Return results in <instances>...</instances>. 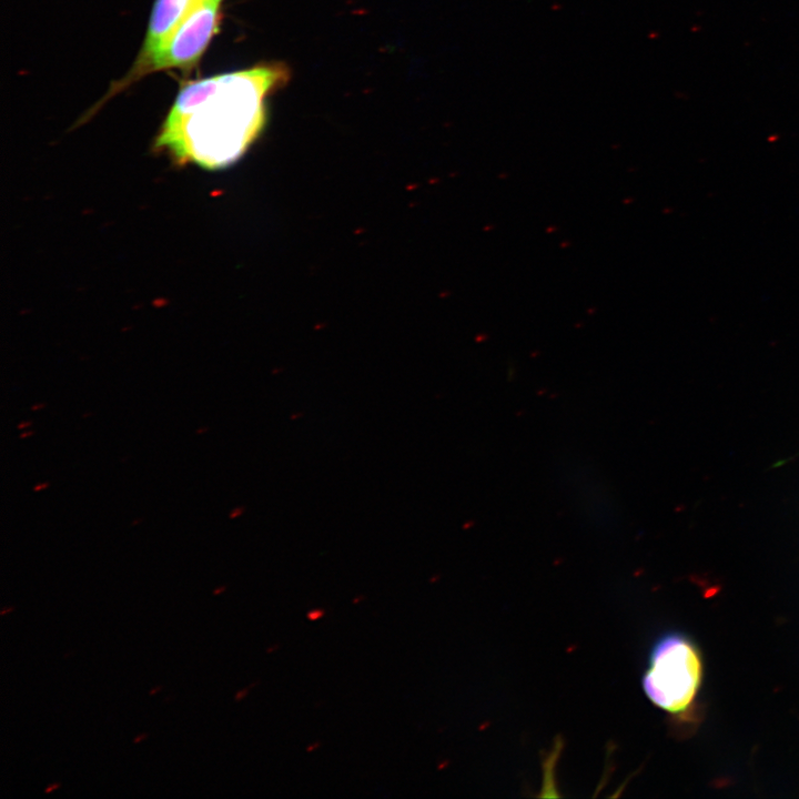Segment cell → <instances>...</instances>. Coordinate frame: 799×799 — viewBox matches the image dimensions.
I'll list each match as a JSON object with an SVG mask.
<instances>
[{"mask_svg":"<svg viewBox=\"0 0 799 799\" xmlns=\"http://www.w3.org/2000/svg\"><path fill=\"white\" fill-rule=\"evenodd\" d=\"M283 62H263L181 87L155 139L180 165L206 170L235 162L257 138L266 99L290 80Z\"/></svg>","mask_w":799,"mask_h":799,"instance_id":"1","label":"cell"},{"mask_svg":"<svg viewBox=\"0 0 799 799\" xmlns=\"http://www.w3.org/2000/svg\"><path fill=\"white\" fill-rule=\"evenodd\" d=\"M701 681V660L694 643L680 633H667L654 644L643 689L658 708L678 715L694 701Z\"/></svg>","mask_w":799,"mask_h":799,"instance_id":"2","label":"cell"},{"mask_svg":"<svg viewBox=\"0 0 799 799\" xmlns=\"http://www.w3.org/2000/svg\"><path fill=\"white\" fill-rule=\"evenodd\" d=\"M220 3L215 0H202L156 53L129 72L121 87L150 72L193 68L218 32L221 20Z\"/></svg>","mask_w":799,"mask_h":799,"instance_id":"3","label":"cell"},{"mask_svg":"<svg viewBox=\"0 0 799 799\" xmlns=\"http://www.w3.org/2000/svg\"><path fill=\"white\" fill-rule=\"evenodd\" d=\"M202 0H155L143 47L133 68L156 53Z\"/></svg>","mask_w":799,"mask_h":799,"instance_id":"4","label":"cell"},{"mask_svg":"<svg viewBox=\"0 0 799 799\" xmlns=\"http://www.w3.org/2000/svg\"><path fill=\"white\" fill-rule=\"evenodd\" d=\"M49 485H50L49 482L39 483V484H37V485L33 487V490H34V492H40V490L47 489V488L49 487Z\"/></svg>","mask_w":799,"mask_h":799,"instance_id":"5","label":"cell"},{"mask_svg":"<svg viewBox=\"0 0 799 799\" xmlns=\"http://www.w3.org/2000/svg\"><path fill=\"white\" fill-rule=\"evenodd\" d=\"M31 425H32V421H23V422H21V423L18 424V428H19V429H24V428L30 427Z\"/></svg>","mask_w":799,"mask_h":799,"instance_id":"6","label":"cell"},{"mask_svg":"<svg viewBox=\"0 0 799 799\" xmlns=\"http://www.w3.org/2000/svg\"><path fill=\"white\" fill-rule=\"evenodd\" d=\"M59 787H60V782L52 783L48 788L44 789V792L45 793L52 792L53 790H55Z\"/></svg>","mask_w":799,"mask_h":799,"instance_id":"7","label":"cell"},{"mask_svg":"<svg viewBox=\"0 0 799 799\" xmlns=\"http://www.w3.org/2000/svg\"><path fill=\"white\" fill-rule=\"evenodd\" d=\"M44 406H45L44 403H38V404L32 405V406H31V409H32V411H39V409L43 408Z\"/></svg>","mask_w":799,"mask_h":799,"instance_id":"8","label":"cell"},{"mask_svg":"<svg viewBox=\"0 0 799 799\" xmlns=\"http://www.w3.org/2000/svg\"><path fill=\"white\" fill-rule=\"evenodd\" d=\"M33 434H34L33 431H28V432L22 433V434L19 436V438L23 439V438H27V437H29V436H31V435H33Z\"/></svg>","mask_w":799,"mask_h":799,"instance_id":"9","label":"cell"},{"mask_svg":"<svg viewBox=\"0 0 799 799\" xmlns=\"http://www.w3.org/2000/svg\"><path fill=\"white\" fill-rule=\"evenodd\" d=\"M146 737H148L146 734L140 735V736H138L136 738H134L133 742H134V744H138L139 741L145 739Z\"/></svg>","mask_w":799,"mask_h":799,"instance_id":"10","label":"cell"},{"mask_svg":"<svg viewBox=\"0 0 799 799\" xmlns=\"http://www.w3.org/2000/svg\"><path fill=\"white\" fill-rule=\"evenodd\" d=\"M13 608H14V607H7V608L2 609L0 614H1V615H6V614L12 611Z\"/></svg>","mask_w":799,"mask_h":799,"instance_id":"11","label":"cell"},{"mask_svg":"<svg viewBox=\"0 0 799 799\" xmlns=\"http://www.w3.org/2000/svg\"><path fill=\"white\" fill-rule=\"evenodd\" d=\"M224 588H225V587L223 586V587H220V588H218V589H214V590H213V594H214V595H218V594L222 593V591L224 590Z\"/></svg>","mask_w":799,"mask_h":799,"instance_id":"12","label":"cell"},{"mask_svg":"<svg viewBox=\"0 0 799 799\" xmlns=\"http://www.w3.org/2000/svg\"><path fill=\"white\" fill-rule=\"evenodd\" d=\"M161 689H162V687H161V686H158V687H155L154 689L150 690V695H153V694H155L158 690H161Z\"/></svg>","mask_w":799,"mask_h":799,"instance_id":"13","label":"cell"},{"mask_svg":"<svg viewBox=\"0 0 799 799\" xmlns=\"http://www.w3.org/2000/svg\"><path fill=\"white\" fill-rule=\"evenodd\" d=\"M205 431H206V427H201V428L196 429V433L201 434V433H204Z\"/></svg>","mask_w":799,"mask_h":799,"instance_id":"14","label":"cell"},{"mask_svg":"<svg viewBox=\"0 0 799 799\" xmlns=\"http://www.w3.org/2000/svg\"><path fill=\"white\" fill-rule=\"evenodd\" d=\"M139 522H142V518H139L138 520H135V522H132V524H131V525H132V526H133V525H136V524H138Z\"/></svg>","mask_w":799,"mask_h":799,"instance_id":"15","label":"cell"},{"mask_svg":"<svg viewBox=\"0 0 799 799\" xmlns=\"http://www.w3.org/2000/svg\"><path fill=\"white\" fill-rule=\"evenodd\" d=\"M215 1H220V2H221L222 0H215Z\"/></svg>","mask_w":799,"mask_h":799,"instance_id":"16","label":"cell"}]
</instances>
